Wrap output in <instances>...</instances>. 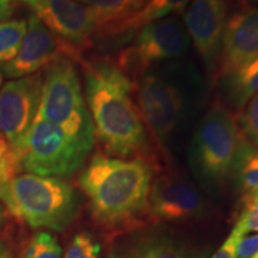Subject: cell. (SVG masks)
I'll list each match as a JSON object with an SVG mask.
<instances>
[{"label":"cell","mask_w":258,"mask_h":258,"mask_svg":"<svg viewBox=\"0 0 258 258\" xmlns=\"http://www.w3.org/2000/svg\"><path fill=\"white\" fill-rule=\"evenodd\" d=\"M19 258H62V247L53 234L37 232L25 244Z\"/></svg>","instance_id":"cell-22"},{"label":"cell","mask_w":258,"mask_h":258,"mask_svg":"<svg viewBox=\"0 0 258 258\" xmlns=\"http://www.w3.org/2000/svg\"><path fill=\"white\" fill-rule=\"evenodd\" d=\"M230 12V0H190L184 12V27L209 74L214 76L222 36Z\"/></svg>","instance_id":"cell-12"},{"label":"cell","mask_w":258,"mask_h":258,"mask_svg":"<svg viewBox=\"0 0 258 258\" xmlns=\"http://www.w3.org/2000/svg\"><path fill=\"white\" fill-rule=\"evenodd\" d=\"M206 93L198 70L178 60L148 70L134 84V98L148 134L163 148L198 116Z\"/></svg>","instance_id":"cell-3"},{"label":"cell","mask_w":258,"mask_h":258,"mask_svg":"<svg viewBox=\"0 0 258 258\" xmlns=\"http://www.w3.org/2000/svg\"><path fill=\"white\" fill-rule=\"evenodd\" d=\"M233 231L241 237L250 233H258V190L244 192L241 195L239 212Z\"/></svg>","instance_id":"cell-21"},{"label":"cell","mask_w":258,"mask_h":258,"mask_svg":"<svg viewBox=\"0 0 258 258\" xmlns=\"http://www.w3.org/2000/svg\"><path fill=\"white\" fill-rule=\"evenodd\" d=\"M17 3L16 0H0V23L10 21L15 14Z\"/></svg>","instance_id":"cell-28"},{"label":"cell","mask_w":258,"mask_h":258,"mask_svg":"<svg viewBox=\"0 0 258 258\" xmlns=\"http://www.w3.org/2000/svg\"><path fill=\"white\" fill-rule=\"evenodd\" d=\"M21 170L17 153L0 133V186L9 182Z\"/></svg>","instance_id":"cell-25"},{"label":"cell","mask_w":258,"mask_h":258,"mask_svg":"<svg viewBox=\"0 0 258 258\" xmlns=\"http://www.w3.org/2000/svg\"><path fill=\"white\" fill-rule=\"evenodd\" d=\"M153 167L144 158L96 153L79 176L93 220L106 230L137 225L148 213Z\"/></svg>","instance_id":"cell-2"},{"label":"cell","mask_w":258,"mask_h":258,"mask_svg":"<svg viewBox=\"0 0 258 258\" xmlns=\"http://www.w3.org/2000/svg\"><path fill=\"white\" fill-rule=\"evenodd\" d=\"M241 235L232 230L227 239L224 241L219 249L213 253L211 258H237V247Z\"/></svg>","instance_id":"cell-26"},{"label":"cell","mask_w":258,"mask_h":258,"mask_svg":"<svg viewBox=\"0 0 258 258\" xmlns=\"http://www.w3.org/2000/svg\"><path fill=\"white\" fill-rule=\"evenodd\" d=\"M35 15L55 36L79 54L105 38L106 24L95 10L78 0H42Z\"/></svg>","instance_id":"cell-9"},{"label":"cell","mask_w":258,"mask_h":258,"mask_svg":"<svg viewBox=\"0 0 258 258\" xmlns=\"http://www.w3.org/2000/svg\"><path fill=\"white\" fill-rule=\"evenodd\" d=\"M2 84H3V73L2 71H0V86H2Z\"/></svg>","instance_id":"cell-32"},{"label":"cell","mask_w":258,"mask_h":258,"mask_svg":"<svg viewBox=\"0 0 258 258\" xmlns=\"http://www.w3.org/2000/svg\"><path fill=\"white\" fill-rule=\"evenodd\" d=\"M232 2L239 6V8H250V6L258 4V0H230V3Z\"/></svg>","instance_id":"cell-29"},{"label":"cell","mask_w":258,"mask_h":258,"mask_svg":"<svg viewBox=\"0 0 258 258\" xmlns=\"http://www.w3.org/2000/svg\"><path fill=\"white\" fill-rule=\"evenodd\" d=\"M42 93L36 117L50 122L86 148L95 146V127L82 90L76 64L60 57L42 72Z\"/></svg>","instance_id":"cell-6"},{"label":"cell","mask_w":258,"mask_h":258,"mask_svg":"<svg viewBox=\"0 0 258 258\" xmlns=\"http://www.w3.org/2000/svg\"><path fill=\"white\" fill-rule=\"evenodd\" d=\"M60 57H70L78 62L83 59L82 54L55 36L34 14L27 21V31L17 54L0 64V71L8 78H24L46 69Z\"/></svg>","instance_id":"cell-10"},{"label":"cell","mask_w":258,"mask_h":258,"mask_svg":"<svg viewBox=\"0 0 258 258\" xmlns=\"http://www.w3.org/2000/svg\"><path fill=\"white\" fill-rule=\"evenodd\" d=\"M95 137L110 157L147 159L151 137L134 98V84L110 57L79 61Z\"/></svg>","instance_id":"cell-1"},{"label":"cell","mask_w":258,"mask_h":258,"mask_svg":"<svg viewBox=\"0 0 258 258\" xmlns=\"http://www.w3.org/2000/svg\"><path fill=\"white\" fill-rule=\"evenodd\" d=\"M251 258H258V253H257V254H254V256H253V257H251Z\"/></svg>","instance_id":"cell-34"},{"label":"cell","mask_w":258,"mask_h":258,"mask_svg":"<svg viewBox=\"0 0 258 258\" xmlns=\"http://www.w3.org/2000/svg\"><path fill=\"white\" fill-rule=\"evenodd\" d=\"M101 16L106 24L105 38L116 24L121 23L144 8L147 0H78Z\"/></svg>","instance_id":"cell-19"},{"label":"cell","mask_w":258,"mask_h":258,"mask_svg":"<svg viewBox=\"0 0 258 258\" xmlns=\"http://www.w3.org/2000/svg\"><path fill=\"white\" fill-rule=\"evenodd\" d=\"M22 2L23 3H25V4H28V5H30L32 9H36L38 5L41 4V2L42 0H22Z\"/></svg>","instance_id":"cell-31"},{"label":"cell","mask_w":258,"mask_h":258,"mask_svg":"<svg viewBox=\"0 0 258 258\" xmlns=\"http://www.w3.org/2000/svg\"><path fill=\"white\" fill-rule=\"evenodd\" d=\"M0 221H2V208H0Z\"/></svg>","instance_id":"cell-33"},{"label":"cell","mask_w":258,"mask_h":258,"mask_svg":"<svg viewBox=\"0 0 258 258\" xmlns=\"http://www.w3.org/2000/svg\"><path fill=\"white\" fill-rule=\"evenodd\" d=\"M231 183L243 194L258 190V146L244 139L243 135L232 165Z\"/></svg>","instance_id":"cell-18"},{"label":"cell","mask_w":258,"mask_h":258,"mask_svg":"<svg viewBox=\"0 0 258 258\" xmlns=\"http://www.w3.org/2000/svg\"><path fill=\"white\" fill-rule=\"evenodd\" d=\"M258 253V233L244 235L237 247V258H251Z\"/></svg>","instance_id":"cell-27"},{"label":"cell","mask_w":258,"mask_h":258,"mask_svg":"<svg viewBox=\"0 0 258 258\" xmlns=\"http://www.w3.org/2000/svg\"><path fill=\"white\" fill-rule=\"evenodd\" d=\"M135 34L133 42L125 46L115 60L133 84L148 70L184 56L190 46L185 27L173 16L147 24Z\"/></svg>","instance_id":"cell-8"},{"label":"cell","mask_w":258,"mask_h":258,"mask_svg":"<svg viewBox=\"0 0 258 258\" xmlns=\"http://www.w3.org/2000/svg\"><path fill=\"white\" fill-rule=\"evenodd\" d=\"M101 245L90 233L82 232L74 235L63 258H99Z\"/></svg>","instance_id":"cell-24"},{"label":"cell","mask_w":258,"mask_h":258,"mask_svg":"<svg viewBox=\"0 0 258 258\" xmlns=\"http://www.w3.org/2000/svg\"><path fill=\"white\" fill-rule=\"evenodd\" d=\"M207 203L201 191L188 179L163 175L153 180L148 214L157 222H186L201 218Z\"/></svg>","instance_id":"cell-13"},{"label":"cell","mask_w":258,"mask_h":258,"mask_svg":"<svg viewBox=\"0 0 258 258\" xmlns=\"http://www.w3.org/2000/svg\"><path fill=\"white\" fill-rule=\"evenodd\" d=\"M217 82L220 102L237 114L258 93V57Z\"/></svg>","instance_id":"cell-16"},{"label":"cell","mask_w":258,"mask_h":258,"mask_svg":"<svg viewBox=\"0 0 258 258\" xmlns=\"http://www.w3.org/2000/svg\"><path fill=\"white\" fill-rule=\"evenodd\" d=\"M189 3L190 0H147L140 11L112 27L106 38L127 40V36H132L147 24L184 12Z\"/></svg>","instance_id":"cell-17"},{"label":"cell","mask_w":258,"mask_h":258,"mask_svg":"<svg viewBox=\"0 0 258 258\" xmlns=\"http://www.w3.org/2000/svg\"><path fill=\"white\" fill-rule=\"evenodd\" d=\"M235 120L243 138L258 146V93L235 114Z\"/></svg>","instance_id":"cell-23"},{"label":"cell","mask_w":258,"mask_h":258,"mask_svg":"<svg viewBox=\"0 0 258 258\" xmlns=\"http://www.w3.org/2000/svg\"><path fill=\"white\" fill-rule=\"evenodd\" d=\"M27 31V21H8L0 23V62L12 60L17 54Z\"/></svg>","instance_id":"cell-20"},{"label":"cell","mask_w":258,"mask_h":258,"mask_svg":"<svg viewBox=\"0 0 258 258\" xmlns=\"http://www.w3.org/2000/svg\"><path fill=\"white\" fill-rule=\"evenodd\" d=\"M0 258H11L9 247L3 243H0Z\"/></svg>","instance_id":"cell-30"},{"label":"cell","mask_w":258,"mask_h":258,"mask_svg":"<svg viewBox=\"0 0 258 258\" xmlns=\"http://www.w3.org/2000/svg\"><path fill=\"white\" fill-rule=\"evenodd\" d=\"M0 200L8 211L32 228L61 232L79 212L78 192L59 177L17 175L0 186Z\"/></svg>","instance_id":"cell-4"},{"label":"cell","mask_w":258,"mask_h":258,"mask_svg":"<svg viewBox=\"0 0 258 258\" xmlns=\"http://www.w3.org/2000/svg\"><path fill=\"white\" fill-rule=\"evenodd\" d=\"M240 139L235 114L215 101L195 125L188 147L190 169L205 191L221 195L230 184Z\"/></svg>","instance_id":"cell-5"},{"label":"cell","mask_w":258,"mask_h":258,"mask_svg":"<svg viewBox=\"0 0 258 258\" xmlns=\"http://www.w3.org/2000/svg\"><path fill=\"white\" fill-rule=\"evenodd\" d=\"M42 73L10 80L0 91V133L15 152L23 144L40 108Z\"/></svg>","instance_id":"cell-11"},{"label":"cell","mask_w":258,"mask_h":258,"mask_svg":"<svg viewBox=\"0 0 258 258\" xmlns=\"http://www.w3.org/2000/svg\"><path fill=\"white\" fill-rule=\"evenodd\" d=\"M90 152L57 125L36 117L16 153L22 171L63 178L83 169Z\"/></svg>","instance_id":"cell-7"},{"label":"cell","mask_w":258,"mask_h":258,"mask_svg":"<svg viewBox=\"0 0 258 258\" xmlns=\"http://www.w3.org/2000/svg\"><path fill=\"white\" fill-rule=\"evenodd\" d=\"M111 258H202L185 240L163 230L139 233L116 249Z\"/></svg>","instance_id":"cell-15"},{"label":"cell","mask_w":258,"mask_h":258,"mask_svg":"<svg viewBox=\"0 0 258 258\" xmlns=\"http://www.w3.org/2000/svg\"><path fill=\"white\" fill-rule=\"evenodd\" d=\"M258 57V8H240L226 23L215 80L228 76Z\"/></svg>","instance_id":"cell-14"}]
</instances>
